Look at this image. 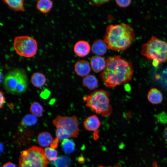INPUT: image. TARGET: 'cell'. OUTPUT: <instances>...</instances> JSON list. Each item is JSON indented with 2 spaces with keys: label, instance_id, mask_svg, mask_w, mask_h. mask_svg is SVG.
Instances as JSON below:
<instances>
[{
  "label": "cell",
  "instance_id": "cell-5",
  "mask_svg": "<svg viewBox=\"0 0 167 167\" xmlns=\"http://www.w3.org/2000/svg\"><path fill=\"white\" fill-rule=\"evenodd\" d=\"M28 85L27 75L25 70L16 68L8 72L3 80L5 89L13 94H19L26 90Z\"/></svg>",
  "mask_w": 167,
  "mask_h": 167
},
{
  "label": "cell",
  "instance_id": "cell-21",
  "mask_svg": "<svg viewBox=\"0 0 167 167\" xmlns=\"http://www.w3.org/2000/svg\"><path fill=\"white\" fill-rule=\"evenodd\" d=\"M37 119L32 114H28L23 117L21 120L20 125L22 126H30L36 124Z\"/></svg>",
  "mask_w": 167,
  "mask_h": 167
},
{
  "label": "cell",
  "instance_id": "cell-9",
  "mask_svg": "<svg viewBox=\"0 0 167 167\" xmlns=\"http://www.w3.org/2000/svg\"><path fill=\"white\" fill-rule=\"evenodd\" d=\"M83 125L86 130L88 131L94 132V138L98 137L97 130L99 128L101 123L100 121L95 115H93L87 118L84 121Z\"/></svg>",
  "mask_w": 167,
  "mask_h": 167
},
{
  "label": "cell",
  "instance_id": "cell-8",
  "mask_svg": "<svg viewBox=\"0 0 167 167\" xmlns=\"http://www.w3.org/2000/svg\"><path fill=\"white\" fill-rule=\"evenodd\" d=\"M52 123L56 128L61 127L67 130L72 137H77L79 135V120L75 115L63 116L58 115L53 120Z\"/></svg>",
  "mask_w": 167,
  "mask_h": 167
},
{
  "label": "cell",
  "instance_id": "cell-36",
  "mask_svg": "<svg viewBox=\"0 0 167 167\" xmlns=\"http://www.w3.org/2000/svg\"></svg>",
  "mask_w": 167,
  "mask_h": 167
},
{
  "label": "cell",
  "instance_id": "cell-7",
  "mask_svg": "<svg viewBox=\"0 0 167 167\" xmlns=\"http://www.w3.org/2000/svg\"><path fill=\"white\" fill-rule=\"evenodd\" d=\"M13 46L19 55L26 58L34 56L37 50L36 41L28 36H15L14 39Z\"/></svg>",
  "mask_w": 167,
  "mask_h": 167
},
{
  "label": "cell",
  "instance_id": "cell-29",
  "mask_svg": "<svg viewBox=\"0 0 167 167\" xmlns=\"http://www.w3.org/2000/svg\"><path fill=\"white\" fill-rule=\"evenodd\" d=\"M59 142V139L57 138L54 139L50 144V147L53 149L57 148Z\"/></svg>",
  "mask_w": 167,
  "mask_h": 167
},
{
  "label": "cell",
  "instance_id": "cell-4",
  "mask_svg": "<svg viewBox=\"0 0 167 167\" xmlns=\"http://www.w3.org/2000/svg\"><path fill=\"white\" fill-rule=\"evenodd\" d=\"M110 96L108 91L100 89L84 97L83 99L86 101V106L94 112L102 116L107 117L113 112L112 107L110 103Z\"/></svg>",
  "mask_w": 167,
  "mask_h": 167
},
{
  "label": "cell",
  "instance_id": "cell-17",
  "mask_svg": "<svg viewBox=\"0 0 167 167\" xmlns=\"http://www.w3.org/2000/svg\"><path fill=\"white\" fill-rule=\"evenodd\" d=\"M37 140L39 144L43 147L49 146L53 141V138L50 133L44 131L40 133L38 135Z\"/></svg>",
  "mask_w": 167,
  "mask_h": 167
},
{
  "label": "cell",
  "instance_id": "cell-10",
  "mask_svg": "<svg viewBox=\"0 0 167 167\" xmlns=\"http://www.w3.org/2000/svg\"><path fill=\"white\" fill-rule=\"evenodd\" d=\"M74 70L78 75L85 77L90 73L91 67L88 61L81 60L76 62L74 66Z\"/></svg>",
  "mask_w": 167,
  "mask_h": 167
},
{
  "label": "cell",
  "instance_id": "cell-34",
  "mask_svg": "<svg viewBox=\"0 0 167 167\" xmlns=\"http://www.w3.org/2000/svg\"><path fill=\"white\" fill-rule=\"evenodd\" d=\"M0 152L1 153L3 152L4 149L3 146L1 143L0 144Z\"/></svg>",
  "mask_w": 167,
  "mask_h": 167
},
{
  "label": "cell",
  "instance_id": "cell-19",
  "mask_svg": "<svg viewBox=\"0 0 167 167\" xmlns=\"http://www.w3.org/2000/svg\"><path fill=\"white\" fill-rule=\"evenodd\" d=\"M83 85L89 89L93 90L97 88L98 81L95 75H88L84 78Z\"/></svg>",
  "mask_w": 167,
  "mask_h": 167
},
{
  "label": "cell",
  "instance_id": "cell-25",
  "mask_svg": "<svg viewBox=\"0 0 167 167\" xmlns=\"http://www.w3.org/2000/svg\"><path fill=\"white\" fill-rule=\"evenodd\" d=\"M45 154L47 158L50 161H54L57 158L58 151L51 148H46L44 150Z\"/></svg>",
  "mask_w": 167,
  "mask_h": 167
},
{
  "label": "cell",
  "instance_id": "cell-32",
  "mask_svg": "<svg viewBox=\"0 0 167 167\" xmlns=\"http://www.w3.org/2000/svg\"><path fill=\"white\" fill-rule=\"evenodd\" d=\"M164 136L165 141L167 142V126L164 131Z\"/></svg>",
  "mask_w": 167,
  "mask_h": 167
},
{
  "label": "cell",
  "instance_id": "cell-22",
  "mask_svg": "<svg viewBox=\"0 0 167 167\" xmlns=\"http://www.w3.org/2000/svg\"><path fill=\"white\" fill-rule=\"evenodd\" d=\"M30 111L32 114L36 117H40L42 116L43 108L39 103L35 102L31 104Z\"/></svg>",
  "mask_w": 167,
  "mask_h": 167
},
{
  "label": "cell",
  "instance_id": "cell-6",
  "mask_svg": "<svg viewBox=\"0 0 167 167\" xmlns=\"http://www.w3.org/2000/svg\"><path fill=\"white\" fill-rule=\"evenodd\" d=\"M19 163V167H47L49 161L44 149L34 146L21 152Z\"/></svg>",
  "mask_w": 167,
  "mask_h": 167
},
{
  "label": "cell",
  "instance_id": "cell-24",
  "mask_svg": "<svg viewBox=\"0 0 167 167\" xmlns=\"http://www.w3.org/2000/svg\"><path fill=\"white\" fill-rule=\"evenodd\" d=\"M56 128L55 131L56 135L57 138L59 139L63 140L71 137L69 132L65 129L61 127Z\"/></svg>",
  "mask_w": 167,
  "mask_h": 167
},
{
  "label": "cell",
  "instance_id": "cell-20",
  "mask_svg": "<svg viewBox=\"0 0 167 167\" xmlns=\"http://www.w3.org/2000/svg\"><path fill=\"white\" fill-rule=\"evenodd\" d=\"M71 161L68 157L63 156H58L56 161H52L51 163L55 167H66L69 165Z\"/></svg>",
  "mask_w": 167,
  "mask_h": 167
},
{
  "label": "cell",
  "instance_id": "cell-35",
  "mask_svg": "<svg viewBox=\"0 0 167 167\" xmlns=\"http://www.w3.org/2000/svg\"><path fill=\"white\" fill-rule=\"evenodd\" d=\"M98 167H104L103 166L101 165V166H99ZM111 167L109 166V167Z\"/></svg>",
  "mask_w": 167,
  "mask_h": 167
},
{
  "label": "cell",
  "instance_id": "cell-26",
  "mask_svg": "<svg viewBox=\"0 0 167 167\" xmlns=\"http://www.w3.org/2000/svg\"><path fill=\"white\" fill-rule=\"evenodd\" d=\"M115 2L119 7L124 8L128 6L131 4V0H116Z\"/></svg>",
  "mask_w": 167,
  "mask_h": 167
},
{
  "label": "cell",
  "instance_id": "cell-13",
  "mask_svg": "<svg viewBox=\"0 0 167 167\" xmlns=\"http://www.w3.org/2000/svg\"><path fill=\"white\" fill-rule=\"evenodd\" d=\"M108 49L107 45L104 40L99 39L95 40L92 46V52L98 56L105 54Z\"/></svg>",
  "mask_w": 167,
  "mask_h": 167
},
{
  "label": "cell",
  "instance_id": "cell-30",
  "mask_svg": "<svg viewBox=\"0 0 167 167\" xmlns=\"http://www.w3.org/2000/svg\"><path fill=\"white\" fill-rule=\"evenodd\" d=\"M3 167H16L15 165L13 163L8 162L4 164Z\"/></svg>",
  "mask_w": 167,
  "mask_h": 167
},
{
  "label": "cell",
  "instance_id": "cell-33",
  "mask_svg": "<svg viewBox=\"0 0 167 167\" xmlns=\"http://www.w3.org/2000/svg\"><path fill=\"white\" fill-rule=\"evenodd\" d=\"M152 167H158L157 161H154L152 164Z\"/></svg>",
  "mask_w": 167,
  "mask_h": 167
},
{
  "label": "cell",
  "instance_id": "cell-23",
  "mask_svg": "<svg viewBox=\"0 0 167 167\" xmlns=\"http://www.w3.org/2000/svg\"><path fill=\"white\" fill-rule=\"evenodd\" d=\"M61 145L63 151L65 153L70 154L75 150V144L71 140L66 139L63 140Z\"/></svg>",
  "mask_w": 167,
  "mask_h": 167
},
{
  "label": "cell",
  "instance_id": "cell-18",
  "mask_svg": "<svg viewBox=\"0 0 167 167\" xmlns=\"http://www.w3.org/2000/svg\"><path fill=\"white\" fill-rule=\"evenodd\" d=\"M53 5V2L51 0H39L37 1L36 6L40 12L46 14L51 10Z\"/></svg>",
  "mask_w": 167,
  "mask_h": 167
},
{
  "label": "cell",
  "instance_id": "cell-1",
  "mask_svg": "<svg viewBox=\"0 0 167 167\" xmlns=\"http://www.w3.org/2000/svg\"><path fill=\"white\" fill-rule=\"evenodd\" d=\"M100 77L105 86L113 88L129 82L134 71L131 63L119 56L108 57Z\"/></svg>",
  "mask_w": 167,
  "mask_h": 167
},
{
  "label": "cell",
  "instance_id": "cell-11",
  "mask_svg": "<svg viewBox=\"0 0 167 167\" xmlns=\"http://www.w3.org/2000/svg\"><path fill=\"white\" fill-rule=\"evenodd\" d=\"M74 49L75 53L78 56L84 57L89 53L90 47L87 41H80L75 43Z\"/></svg>",
  "mask_w": 167,
  "mask_h": 167
},
{
  "label": "cell",
  "instance_id": "cell-2",
  "mask_svg": "<svg viewBox=\"0 0 167 167\" xmlns=\"http://www.w3.org/2000/svg\"><path fill=\"white\" fill-rule=\"evenodd\" d=\"M135 37L134 31L130 25L121 23L108 26L104 40L108 49L114 51H123L131 45Z\"/></svg>",
  "mask_w": 167,
  "mask_h": 167
},
{
  "label": "cell",
  "instance_id": "cell-28",
  "mask_svg": "<svg viewBox=\"0 0 167 167\" xmlns=\"http://www.w3.org/2000/svg\"><path fill=\"white\" fill-rule=\"evenodd\" d=\"M0 108L1 109H2L3 108L4 104L5 103V97L3 92L1 91H0Z\"/></svg>",
  "mask_w": 167,
  "mask_h": 167
},
{
  "label": "cell",
  "instance_id": "cell-15",
  "mask_svg": "<svg viewBox=\"0 0 167 167\" xmlns=\"http://www.w3.org/2000/svg\"><path fill=\"white\" fill-rule=\"evenodd\" d=\"M2 2L7 5L9 8L15 11H24L25 8L24 0H2Z\"/></svg>",
  "mask_w": 167,
  "mask_h": 167
},
{
  "label": "cell",
  "instance_id": "cell-12",
  "mask_svg": "<svg viewBox=\"0 0 167 167\" xmlns=\"http://www.w3.org/2000/svg\"><path fill=\"white\" fill-rule=\"evenodd\" d=\"M106 60L100 56L95 55L91 58L90 64L92 71L96 73L103 71L106 66Z\"/></svg>",
  "mask_w": 167,
  "mask_h": 167
},
{
  "label": "cell",
  "instance_id": "cell-3",
  "mask_svg": "<svg viewBox=\"0 0 167 167\" xmlns=\"http://www.w3.org/2000/svg\"><path fill=\"white\" fill-rule=\"evenodd\" d=\"M141 53L148 59L152 61L154 67L167 61V42L152 36L143 44Z\"/></svg>",
  "mask_w": 167,
  "mask_h": 167
},
{
  "label": "cell",
  "instance_id": "cell-27",
  "mask_svg": "<svg viewBox=\"0 0 167 167\" xmlns=\"http://www.w3.org/2000/svg\"><path fill=\"white\" fill-rule=\"evenodd\" d=\"M109 1L108 0H93L90 1L89 3L92 5L99 6Z\"/></svg>",
  "mask_w": 167,
  "mask_h": 167
},
{
  "label": "cell",
  "instance_id": "cell-14",
  "mask_svg": "<svg viewBox=\"0 0 167 167\" xmlns=\"http://www.w3.org/2000/svg\"><path fill=\"white\" fill-rule=\"evenodd\" d=\"M147 98L151 103L156 105L161 103L163 96L160 90L156 88H153L148 92Z\"/></svg>",
  "mask_w": 167,
  "mask_h": 167
},
{
  "label": "cell",
  "instance_id": "cell-16",
  "mask_svg": "<svg viewBox=\"0 0 167 167\" xmlns=\"http://www.w3.org/2000/svg\"><path fill=\"white\" fill-rule=\"evenodd\" d=\"M46 79L45 76L40 72H35L33 74L31 77V82L35 87L40 88L45 84Z\"/></svg>",
  "mask_w": 167,
  "mask_h": 167
},
{
  "label": "cell",
  "instance_id": "cell-31",
  "mask_svg": "<svg viewBox=\"0 0 167 167\" xmlns=\"http://www.w3.org/2000/svg\"><path fill=\"white\" fill-rule=\"evenodd\" d=\"M77 160L79 162L82 163L84 162L85 161V159L84 156H80L78 157Z\"/></svg>",
  "mask_w": 167,
  "mask_h": 167
}]
</instances>
